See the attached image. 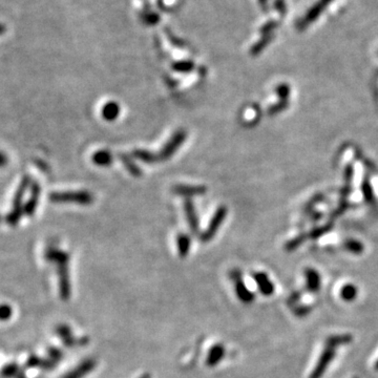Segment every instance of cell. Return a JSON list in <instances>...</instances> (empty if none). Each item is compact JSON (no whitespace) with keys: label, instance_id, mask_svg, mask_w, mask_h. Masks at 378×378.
<instances>
[{"label":"cell","instance_id":"1","mask_svg":"<svg viewBox=\"0 0 378 378\" xmlns=\"http://www.w3.org/2000/svg\"><path fill=\"white\" fill-rule=\"evenodd\" d=\"M45 259L48 262H54L58 265L59 274L61 276L60 285H61V295H68V274H67V265H68V253L60 250L55 247H50L45 252Z\"/></svg>","mask_w":378,"mask_h":378},{"label":"cell","instance_id":"2","mask_svg":"<svg viewBox=\"0 0 378 378\" xmlns=\"http://www.w3.org/2000/svg\"><path fill=\"white\" fill-rule=\"evenodd\" d=\"M50 200L53 203H61V204H78L88 206L94 203V196L87 190H77V191H56L51 193Z\"/></svg>","mask_w":378,"mask_h":378},{"label":"cell","instance_id":"3","mask_svg":"<svg viewBox=\"0 0 378 378\" xmlns=\"http://www.w3.org/2000/svg\"><path fill=\"white\" fill-rule=\"evenodd\" d=\"M187 139V132L184 130H178L176 131L170 140L163 146L162 149L159 152V154H156L157 161L158 162H164L168 159H170L178 149L183 145Z\"/></svg>","mask_w":378,"mask_h":378},{"label":"cell","instance_id":"4","mask_svg":"<svg viewBox=\"0 0 378 378\" xmlns=\"http://www.w3.org/2000/svg\"><path fill=\"white\" fill-rule=\"evenodd\" d=\"M227 213H228V210H227L225 206H219L218 207V208L215 210L214 214L212 215V218H211V221L209 222L208 227H207V229L204 231V233L201 236V240L203 242H208L215 236V234L217 233V230L223 224Z\"/></svg>","mask_w":378,"mask_h":378},{"label":"cell","instance_id":"5","mask_svg":"<svg viewBox=\"0 0 378 378\" xmlns=\"http://www.w3.org/2000/svg\"><path fill=\"white\" fill-rule=\"evenodd\" d=\"M335 355H336V353H335L334 348L325 346V349L322 353V355H321L318 363L315 364V367H314L312 373L310 374L309 378H322L323 375L325 374V372L327 371L329 365L331 364Z\"/></svg>","mask_w":378,"mask_h":378},{"label":"cell","instance_id":"6","mask_svg":"<svg viewBox=\"0 0 378 378\" xmlns=\"http://www.w3.org/2000/svg\"><path fill=\"white\" fill-rule=\"evenodd\" d=\"M175 194H178L180 197H185L190 199L191 197L204 196L207 192V188L203 185H176L173 188Z\"/></svg>","mask_w":378,"mask_h":378},{"label":"cell","instance_id":"7","mask_svg":"<svg viewBox=\"0 0 378 378\" xmlns=\"http://www.w3.org/2000/svg\"><path fill=\"white\" fill-rule=\"evenodd\" d=\"M32 190H31V197L29 201L26 203V205L23 206V212L27 215H32L35 213L36 208L38 206L39 202V197H40V192L41 188L37 182L32 183Z\"/></svg>","mask_w":378,"mask_h":378},{"label":"cell","instance_id":"8","mask_svg":"<svg viewBox=\"0 0 378 378\" xmlns=\"http://www.w3.org/2000/svg\"><path fill=\"white\" fill-rule=\"evenodd\" d=\"M184 211L190 230L193 234H197L199 231V217L196 211V207H194V204L190 199H186L184 202Z\"/></svg>","mask_w":378,"mask_h":378},{"label":"cell","instance_id":"9","mask_svg":"<svg viewBox=\"0 0 378 378\" xmlns=\"http://www.w3.org/2000/svg\"><path fill=\"white\" fill-rule=\"evenodd\" d=\"M253 278L257 283L259 290L261 291V293L265 296H270L274 292V285L270 280V278L268 277V275L264 272H258L253 274Z\"/></svg>","mask_w":378,"mask_h":378},{"label":"cell","instance_id":"10","mask_svg":"<svg viewBox=\"0 0 378 378\" xmlns=\"http://www.w3.org/2000/svg\"><path fill=\"white\" fill-rule=\"evenodd\" d=\"M305 276H306V290L311 293H316L320 291L322 285V278L318 271H315L311 268H307L305 270Z\"/></svg>","mask_w":378,"mask_h":378},{"label":"cell","instance_id":"11","mask_svg":"<svg viewBox=\"0 0 378 378\" xmlns=\"http://www.w3.org/2000/svg\"><path fill=\"white\" fill-rule=\"evenodd\" d=\"M234 279L236 280V286H237V294L239 298L243 301H245L247 304L251 303L254 299V294L252 292H250L245 284L242 282V275L240 271H235L234 272Z\"/></svg>","mask_w":378,"mask_h":378},{"label":"cell","instance_id":"12","mask_svg":"<svg viewBox=\"0 0 378 378\" xmlns=\"http://www.w3.org/2000/svg\"><path fill=\"white\" fill-rule=\"evenodd\" d=\"M92 160L97 166L105 167V166H109L113 163L114 157L111 152L102 149V150H98L97 153H95L92 157Z\"/></svg>","mask_w":378,"mask_h":378},{"label":"cell","instance_id":"13","mask_svg":"<svg viewBox=\"0 0 378 378\" xmlns=\"http://www.w3.org/2000/svg\"><path fill=\"white\" fill-rule=\"evenodd\" d=\"M353 341V336L351 334H340V335H332L326 339V346L332 347L334 349L346 346L351 344Z\"/></svg>","mask_w":378,"mask_h":378},{"label":"cell","instance_id":"14","mask_svg":"<svg viewBox=\"0 0 378 378\" xmlns=\"http://www.w3.org/2000/svg\"><path fill=\"white\" fill-rule=\"evenodd\" d=\"M121 112L120 105L114 101L107 102L102 108V117L106 121H115Z\"/></svg>","mask_w":378,"mask_h":378},{"label":"cell","instance_id":"15","mask_svg":"<svg viewBox=\"0 0 378 378\" xmlns=\"http://www.w3.org/2000/svg\"><path fill=\"white\" fill-rule=\"evenodd\" d=\"M120 159H121L122 163L124 164L125 168L128 170V173L131 176L138 178L142 175V172L140 170V168L138 167V165L135 163V161H133L130 157H128L126 155H120Z\"/></svg>","mask_w":378,"mask_h":378},{"label":"cell","instance_id":"16","mask_svg":"<svg viewBox=\"0 0 378 378\" xmlns=\"http://www.w3.org/2000/svg\"><path fill=\"white\" fill-rule=\"evenodd\" d=\"M358 289L355 285L347 284L340 290V297L346 301H352L357 297Z\"/></svg>","mask_w":378,"mask_h":378},{"label":"cell","instance_id":"17","mask_svg":"<svg viewBox=\"0 0 378 378\" xmlns=\"http://www.w3.org/2000/svg\"><path fill=\"white\" fill-rule=\"evenodd\" d=\"M132 156L135 157L136 159H138V160H140V161H142V162H144V163H147V164L158 163L156 154L150 153V152H148V150L136 149V150H133Z\"/></svg>","mask_w":378,"mask_h":378},{"label":"cell","instance_id":"18","mask_svg":"<svg viewBox=\"0 0 378 378\" xmlns=\"http://www.w3.org/2000/svg\"><path fill=\"white\" fill-rule=\"evenodd\" d=\"M178 248L181 257H186L190 248V239L187 235L181 234L178 237Z\"/></svg>","mask_w":378,"mask_h":378},{"label":"cell","instance_id":"19","mask_svg":"<svg viewBox=\"0 0 378 378\" xmlns=\"http://www.w3.org/2000/svg\"><path fill=\"white\" fill-rule=\"evenodd\" d=\"M20 368L14 362L9 363L3 368L2 372H0V375H2L4 378H16L17 375L20 373Z\"/></svg>","mask_w":378,"mask_h":378},{"label":"cell","instance_id":"20","mask_svg":"<svg viewBox=\"0 0 378 378\" xmlns=\"http://www.w3.org/2000/svg\"><path fill=\"white\" fill-rule=\"evenodd\" d=\"M12 315H13V309L10 305H0V321H9L12 318Z\"/></svg>","mask_w":378,"mask_h":378},{"label":"cell","instance_id":"21","mask_svg":"<svg viewBox=\"0 0 378 378\" xmlns=\"http://www.w3.org/2000/svg\"><path fill=\"white\" fill-rule=\"evenodd\" d=\"M173 66H174V69L177 71L188 72L192 69L193 64L190 62H178V63H175Z\"/></svg>","mask_w":378,"mask_h":378},{"label":"cell","instance_id":"22","mask_svg":"<svg viewBox=\"0 0 378 378\" xmlns=\"http://www.w3.org/2000/svg\"><path fill=\"white\" fill-rule=\"evenodd\" d=\"M310 311H311V308L308 306H297L293 309L294 314H296L297 316H305L308 313H310Z\"/></svg>","mask_w":378,"mask_h":378},{"label":"cell","instance_id":"23","mask_svg":"<svg viewBox=\"0 0 378 378\" xmlns=\"http://www.w3.org/2000/svg\"><path fill=\"white\" fill-rule=\"evenodd\" d=\"M300 296H301L300 292H295V293H292V294H291V296L289 297L288 301H289L290 305H292V304H296V303L299 300Z\"/></svg>","mask_w":378,"mask_h":378},{"label":"cell","instance_id":"24","mask_svg":"<svg viewBox=\"0 0 378 378\" xmlns=\"http://www.w3.org/2000/svg\"><path fill=\"white\" fill-rule=\"evenodd\" d=\"M7 164H8V157L3 152H0V167L6 166Z\"/></svg>","mask_w":378,"mask_h":378},{"label":"cell","instance_id":"25","mask_svg":"<svg viewBox=\"0 0 378 378\" xmlns=\"http://www.w3.org/2000/svg\"><path fill=\"white\" fill-rule=\"evenodd\" d=\"M374 368H375L376 371H378V360L376 361V363H375V365H374Z\"/></svg>","mask_w":378,"mask_h":378},{"label":"cell","instance_id":"26","mask_svg":"<svg viewBox=\"0 0 378 378\" xmlns=\"http://www.w3.org/2000/svg\"><path fill=\"white\" fill-rule=\"evenodd\" d=\"M0 221H2V217H0Z\"/></svg>","mask_w":378,"mask_h":378},{"label":"cell","instance_id":"27","mask_svg":"<svg viewBox=\"0 0 378 378\" xmlns=\"http://www.w3.org/2000/svg\"><path fill=\"white\" fill-rule=\"evenodd\" d=\"M354 378H358V377H354Z\"/></svg>","mask_w":378,"mask_h":378}]
</instances>
